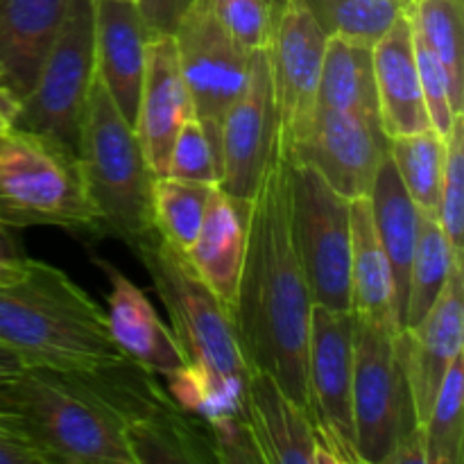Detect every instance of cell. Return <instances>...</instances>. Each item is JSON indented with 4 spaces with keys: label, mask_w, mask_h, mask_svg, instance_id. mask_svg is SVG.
<instances>
[{
    "label": "cell",
    "mask_w": 464,
    "mask_h": 464,
    "mask_svg": "<svg viewBox=\"0 0 464 464\" xmlns=\"http://www.w3.org/2000/svg\"><path fill=\"white\" fill-rule=\"evenodd\" d=\"M166 175L177 177V179L202 181V184H218V168L213 161L211 145L195 116L186 118L177 134Z\"/></svg>",
    "instance_id": "obj_36"
},
{
    "label": "cell",
    "mask_w": 464,
    "mask_h": 464,
    "mask_svg": "<svg viewBox=\"0 0 464 464\" xmlns=\"http://www.w3.org/2000/svg\"><path fill=\"white\" fill-rule=\"evenodd\" d=\"M0 344L27 367L91 372L125 358L107 311L59 267L30 258L25 275L0 285Z\"/></svg>",
    "instance_id": "obj_3"
},
{
    "label": "cell",
    "mask_w": 464,
    "mask_h": 464,
    "mask_svg": "<svg viewBox=\"0 0 464 464\" xmlns=\"http://www.w3.org/2000/svg\"><path fill=\"white\" fill-rule=\"evenodd\" d=\"M408 3H411V0H408Z\"/></svg>",
    "instance_id": "obj_44"
},
{
    "label": "cell",
    "mask_w": 464,
    "mask_h": 464,
    "mask_svg": "<svg viewBox=\"0 0 464 464\" xmlns=\"http://www.w3.org/2000/svg\"><path fill=\"white\" fill-rule=\"evenodd\" d=\"M249 204V202H247ZM247 204L213 186L195 243L186 252L195 275L227 306H234L247 238Z\"/></svg>",
    "instance_id": "obj_21"
},
{
    "label": "cell",
    "mask_w": 464,
    "mask_h": 464,
    "mask_svg": "<svg viewBox=\"0 0 464 464\" xmlns=\"http://www.w3.org/2000/svg\"><path fill=\"white\" fill-rule=\"evenodd\" d=\"M0 401L57 464H134L121 420L72 372L25 367L0 383Z\"/></svg>",
    "instance_id": "obj_5"
},
{
    "label": "cell",
    "mask_w": 464,
    "mask_h": 464,
    "mask_svg": "<svg viewBox=\"0 0 464 464\" xmlns=\"http://www.w3.org/2000/svg\"><path fill=\"white\" fill-rule=\"evenodd\" d=\"M93 3L95 72L107 86L113 104L134 127L145 71V45L154 34L139 3L91 0Z\"/></svg>",
    "instance_id": "obj_17"
},
{
    "label": "cell",
    "mask_w": 464,
    "mask_h": 464,
    "mask_svg": "<svg viewBox=\"0 0 464 464\" xmlns=\"http://www.w3.org/2000/svg\"><path fill=\"white\" fill-rule=\"evenodd\" d=\"M376 104L385 136L415 134L430 130L417 72L415 39L408 12L372 45Z\"/></svg>",
    "instance_id": "obj_20"
},
{
    "label": "cell",
    "mask_w": 464,
    "mask_h": 464,
    "mask_svg": "<svg viewBox=\"0 0 464 464\" xmlns=\"http://www.w3.org/2000/svg\"><path fill=\"white\" fill-rule=\"evenodd\" d=\"M30 266V256H25L18 245L12 227L0 222V285H9L21 279Z\"/></svg>",
    "instance_id": "obj_39"
},
{
    "label": "cell",
    "mask_w": 464,
    "mask_h": 464,
    "mask_svg": "<svg viewBox=\"0 0 464 464\" xmlns=\"http://www.w3.org/2000/svg\"><path fill=\"white\" fill-rule=\"evenodd\" d=\"M188 116H193V107L172 32H154L145 45L143 84L134 121V134L154 177L168 172L170 150Z\"/></svg>",
    "instance_id": "obj_16"
},
{
    "label": "cell",
    "mask_w": 464,
    "mask_h": 464,
    "mask_svg": "<svg viewBox=\"0 0 464 464\" xmlns=\"http://www.w3.org/2000/svg\"><path fill=\"white\" fill-rule=\"evenodd\" d=\"M456 266L464 267V263L453 256L451 245H449L435 213L417 208V238L411 276H408L403 329L415 326L433 308Z\"/></svg>",
    "instance_id": "obj_27"
},
{
    "label": "cell",
    "mask_w": 464,
    "mask_h": 464,
    "mask_svg": "<svg viewBox=\"0 0 464 464\" xmlns=\"http://www.w3.org/2000/svg\"><path fill=\"white\" fill-rule=\"evenodd\" d=\"M125 440L134 464L216 462L207 420L181 406L130 421Z\"/></svg>",
    "instance_id": "obj_25"
},
{
    "label": "cell",
    "mask_w": 464,
    "mask_h": 464,
    "mask_svg": "<svg viewBox=\"0 0 464 464\" xmlns=\"http://www.w3.org/2000/svg\"><path fill=\"white\" fill-rule=\"evenodd\" d=\"M326 36H343L361 45H374L399 16L408 0H304Z\"/></svg>",
    "instance_id": "obj_30"
},
{
    "label": "cell",
    "mask_w": 464,
    "mask_h": 464,
    "mask_svg": "<svg viewBox=\"0 0 464 464\" xmlns=\"http://www.w3.org/2000/svg\"><path fill=\"white\" fill-rule=\"evenodd\" d=\"M222 30L247 53L266 50L275 34L281 0H207Z\"/></svg>",
    "instance_id": "obj_34"
},
{
    "label": "cell",
    "mask_w": 464,
    "mask_h": 464,
    "mask_svg": "<svg viewBox=\"0 0 464 464\" xmlns=\"http://www.w3.org/2000/svg\"><path fill=\"white\" fill-rule=\"evenodd\" d=\"M412 39H415L417 72H420L421 98H424L426 113H429L430 130H435L442 139H447L458 116L456 104H453L451 80H449V72L444 71L438 54L430 50V45L415 30H412Z\"/></svg>",
    "instance_id": "obj_35"
},
{
    "label": "cell",
    "mask_w": 464,
    "mask_h": 464,
    "mask_svg": "<svg viewBox=\"0 0 464 464\" xmlns=\"http://www.w3.org/2000/svg\"><path fill=\"white\" fill-rule=\"evenodd\" d=\"M130 3H139L140 5V3H143V0H130Z\"/></svg>",
    "instance_id": "obj_43"
},
{
    "label": "cell",
    "mask_w": 464,
    "mask_h": 464,
    "mask_svg": "<svg viewBox=\"0 0 464 464\" xmlns=\"http://www.w3.org/2000/svg\"><path fill=\"white\" fill-rule=\"evenodd\" d=\"M93 261L111 285L107 297V320L118 349L166 381L184 370V353L172 331L157 315L148 295L107 258L93 256Z\"/></svg>",
    "instance_id": "obj_18"
},
{
    "label": "cell",
    "mask_w": 464,
    "mask_h": 464,
    "mask_svg": "<svg viewBox=\"0 0 464 464\" xmlns=\"http://www.w3.org/2000/svg\"><path fill=\"white\" fill-rule=\"evenodd\" d=\"M245 415L266 464H313L315 426L311 415L266 372L252 370L245 383Z\"/></svg>",
    "instance_id": "obj_22"
},
{
    "label": "cell",
    "mask_w": 464,
    "mask_h": 464,
    "mask_svg": "<svg viewBox=\"0 0 464 464\" xmlns=\"http://www.w3.org/2000/svg\"><path fill=\"white\" fill-rule=\"evenodd\" d=\"M0 222L12 229L59 227L98 234L77 154L12 127L0 139Z\"/></svg>",
    "instance_id": "obj_6"
},
{
    "label": "cell",
    "mask_w": 464,
    "mask_h": 464,
    "mask_svg": "<svg viewBox=\"0 0 464 464\" xmlns=\"http://www.w3.org/2000/svg\"><path fill=\"white\" fill-rule=\"evenodd\" d=\"M372 218L381 247L388 256L394 281V304H397L399 326L403 331V313H406L408 276H411L412 252L417 238V207L403 188L390 154L381 163L370 193Z\"/></svg>",
    "instance_id": "obj_24"
},
{
    "label": "cell",
    "mask_w": 464,
    "mask_h": 464,
    "mask_svg": "<svg viewBox=\"0 0 464 464\" xmlns=\"http://www.w3.org/2000/svg\"><path fill=\"white\" fill-rule=\"evenodd\" d=\"M311 306L290 234L288 157L276 134L270 161L247 204V238L231 317L249 370L270 374L308 415Z\"/></svg>",
    "instance_id": "obj_1"
},
{
    "label": "cell",
    "mask_w": 464,
    "mask_h": 464,
    "mask_svg": "<svg viewBox=\"0 0 464 464\" xmlns=\"http://www.w3.org/2000/svg\"><path fill=\"white\" fill-rule=\"evenodd\" d=\"M290 234L313 304L352 311L349 202L306 161L288 159Z\"/></svg>",
    "instance_id": "obj_8"
},
{
    "label": "cell",
    "mask_w": 464,
    "mask_h": 464,
    "mask_svg": "<svg viewBox=\"0 0 464 464\" xmlns=\"http://www.w3.org/2000/svg\"><path fill=\"white\" fill-rule=\"evenodd\" d=\"M25 367H27L25 362H23L21 358L12 352V349L5 347V344H0V383H3V381L14 379V376H18L23 370H25Z\"/></svg>",
    "instance_id": "obj_41"
},
{
    "label": "cell",
    "mask_w": 464,
    "mask_h": 464,
    "mask_svg": "<svg viewBox=\"0 0 464 464\" xmlns=\"http://www.w3.org/2000/svg\"><path fill=\"white\" fill-rule=\"evenodd\" d=\"M390 154V139L376 116L317 107L311 136L295 157L324 177L347 199L370 193L381 163Z\"/></svg>",
    "instance_id": "obj_14"
},
{
    "label": "cell",
    "mask_w": 464,
    "mask_h": 464,
    "mask_svg": "<svg viewBox=\"0 0 464 464\" xmlns=\"http://www.w3.org/2000/svg\"><path fill=\"white\" fill-rule=\"evenodd\" d=\"M324 48L326 34L306 3L281 0L267 54L276 134L288 157H295L311 136Z\"/></svg>",
    "instance_id": "obj_12"
},
{
    "label": "cell",
    "mask_w": 464,
    "mask_h": 464,
    "mask_svg": "<svg viewBox=\"0 0 464 464\" xmlns=\"http://www.w3.org/2000/svg\"><path fill=\"white\" fill-rule=\"evenodd\" d=\"M143 263L186 358L184 370L166 381L170 397L184 411L216 417L245 411L249 365L236 335L231 308L195 275L184 249L152 236L134 249Z\"/></svg>",
    "instance_id": "obj_2"
},
{
    "label": "cell",
    "mask_w": 464,
    "mask_h": 464,
    "mask_svg": "<svg viewBox=\"0 0 464 464\" xmlns=\"http://www.w3.org/2000/svg\"><path fill=\"white\" fill-rule=\"evenodd\" d=\"M181 77L188 91L195 121L211 145L220 181V131L227 111L243 91L249 54L213 16L207 0H190L172 27Z\"/></svg>",
    "instance_id": "obj_11"
},
{
    "label": "cell",
    "mask_w": 464,
    "mask_h": 464,
    "mask_svg": "<svg viewBox=\"0 0 464 464\" xmlns=\"http://www.w3.org/2000/svg\"><path fill=\"white\" fill-rule=\"evenodd\" d=\"M0 464H57L30 433L25 421L0 401Z\"/></svg>",
    "instance_id": "obj_38"
},
{
    "label": "cell",
    "mask_w": 464,
    "mask_h": 464,
    "mask_svg": "<svg viewBox=\"0 0 464 464\" xmlns=\"http://www.w3.org/2000/svg\"><path fill=\"white\" fill-rule=\"evenodd\" d=\"M9 130H12V122H9L5 116H0V139H3Z\"/></svg>",
    "instance_id": "obj_42"
},
{
    "label": "cell",
    "mask_w": 464,
    "mask_h": 464,
    "mask_svg": "<svg viewBox=\"0 0 464 464\" xmlns=\"http://www.w3.org/2000/svg\"><path fill=\"white\" fill-rule=\"evenodd\" d=\"M464 356L449 365L429 417L421 424L426 464H462L464 460Z\"/></svg>",
    "instance_id": "obj_31"
},
{
    "label": "cell",
    "mask_w": 464,
    "mask_h": 464,
    "mask_svg": "<svg viewBox=\"0 0 464 464\" xmlns=\"http://www.w3.org/2000/svg\"><path fill=\"white\" fill-rule=\"evenodd\" d=\"M77 161L98 218V236L121 238L131 252L157 236L154 175L145 163L134 127L118 111L98 72L82 113Z\"/></svg>",
    "instance_id": "obj_4"
},
{
    "label": "cell",
    "mask_w": 464,
    "mask_h": 464,
    "mask_svg": "<svg viewBox=\"0 0 464 464\" xmlns=\"http://www.w3.org/2000/svg\"><path fill=\"white\" fill-rule=\"evenodd\" d=\"M444 154L447 139H442L435 130L390 139V159L397 168L403 188L420 211L435 213L438 208Z\"/></svg>",
    "instance_id": "obj_29"
},
{
    "label": "cell",
    "mask_w": 464,
    "mask_h": 464,
    "mask_svg": "<svg viewBox=\"0 0 464 464\" xmlns=\"http://www.w3.org/2000/svg\"><path fill=\"white\" fill-rule=\"evenodd\" d=\"M190 0H143L140 9L152 32H172Z\"/></svg>",
    "instance_id": "obj_40"
},
{
    "label": "cell",
    "mask_w": 464,
    "mask_h": 464,
    "mask_svg": "<svg viewBox=\"0 0 464 464\" xmlns=\"http://www.w3.org/2000/svg\"><path fill=\"white\" fill-rule=\"evenodd\" d=\"M216 184L161 175L152 181V213L159 236L188 252L204 218L208 193Z\"/></svg>",
    "instance_id": "obj_32"
},
{
    "label": "cell",
    "mask_w": 464,
    "mask_h": 464,
    "mask_svg": "<svg viewBox=\"0 0 464 464\" xmlns=\"http://www.w3.org/2000/svg\"><path fill=\"white\" fill-rule=\"evenodd\" d=\"M435 218L451 245L453 256L464 263V113H458L447 136Z\"/></svg>",
    "instance_id": "obj_33"
},
{
    "label": "cell",
    "mask_w": 464,
    "mask_h": 464,
    "mask_svg": "<svg viewBox=\"0 0 464 464\" xmlns=\"http://www.w3.org/2000/svg\"><path fill=\"white\" fill-rule=\"evenodd\" d=\"M95 77L93 3L71 0L14 127L45 136L77 154L82 113Z\"/></svg>",
    "instance_id": "obj_7"
},
{
    "label": "cell",
    "mask_w": 464,
    "mask_h": 464,
    "mask_svg": "<svg viewBox=\"0 0 464 464\" xmlns=\"http://www.w3.org/2000/svg\"><path fill=\"white\" fill-rule=\"evenodd\" d=\"M353 313L311 306L306 347L308 411L315 426L313 464L361 462L352 417Z\"/></svg>",
    "instance_id": "obj_10"
},
{
    "label": "cell",
    "mask_w": 464,
    "mask_h": 464,
    "mask_svg": "<svg viewBox=\"0 0 464 464\" xmlns=\"http://www.w3.org/2000/svg\"><path fill=\"white\" fill-rule=\"evenodd\" d=\"M276 139L270 54L254 50L243 91L227 111L220 131V186L227 195L247 204L270 161Z\"/></svg>",
    "instance_id": "obj_13"
},
{
    "label": "cell",
    "mask_w": 464,
    "mask_h": 464,
    "mask_svg": "<svg viewBox=\"0 0 464 464\" xmlns=\"http://www.w3.org/2000/svg\"><path fill=\"white\" fill-rule=\"evenodd\" d=\"M408 18L442 62L451 80L456 111L464 113V0H411Z\"/></svg>",
    "instance_id": "obj_28"
},
{
    "label": "cell",
    "mask_w": 464,
    "mask_h": 464,
    "mask_svg": "<svg viewBox=\"0 0 464 464\" xmlns=\"http://www.w3.org/2000/svg\"><path fill=\"white\" fill-rule=\"evenodd\" d=\"M71 0H0V91L18 104L32 91Z\"/></svg>",
    "instance_id": "obj_19"
},
{
    "label": "cell",
    "mask_w": 464,
    "mask_h": 464,
    "mask_svg": "<svg viewBox=\"0 0 464 464\" xmlns=\"http://www.w3.org/2000/svg\"><path fill=\"white\" fill-rule=\"evenodd\" d=\"M464 344V267L456 266L438 302L411 329L399 331L397 347L411 390L417 426L429 417L440 383Z\"/></svg>",
    "instance_id": "obj_15"
},
{
    "label": "cell",
    "mask_w": 464,
    "mask_h": 464,
    "mask_svg": "<svg viewBox=\"0 0 464 464\" xmlns=\"http://www.w3.org/2000/svg\"><path fill=\"white\" fill-rule=\"evenodd\" d=\"M349 225H352V256H349L352 313L362 320L401 331L397 304H394L392 270L381 247L367 195L349 202Z\"/></svg>",
    "instance_id": "obj_23"
},
{
    "label": "cell",
    "mask_w": 464,
    "mask_h": 464,
    "mask_svg": "<svg viewBox=\"0 0 464 464\" xmlns=\"http://www.w3.org/2000/svg\"><path fill=\"white\" fill-rule=\"evenodd\" d=\"M399 331L353 315L352 417L362 464H385L394 444L417 426L397 347Z\"/></svg>",
    "instance_id": "obj_9"
},
{
    "label": "cell",
    "mask_w": 464,
    "mask_h": 464,
    "mask_svg": "<svg viewBox=\"0 0 464 464\" xmlns=\"http://www.w3.org/2000/svg\"><path fill=\"white\" fill-rule=\"evenodd\" d=\"M208 430H211L213 456L222 464H247L261 462L263 456L254 438L252 424H249L245 411L222 412V415L208 417Z\"/></svg>",
    "instance_id": "obj_37"
},
{
    "label": "cell",
    "mask_w": 464,
    "mask_h": 464,
    "mask_svg": "<svg viewBox=\"0 0 464 464\" xmlns=\"http://www.w3.org/2000/svg\"><path fill=\"white\" fill-rule=\"evenodd\" d=\"M317 107L379 118L370 45L326 36Z\"/></svg>",
    "instance_id": "obj_26"
}]
</instances>
